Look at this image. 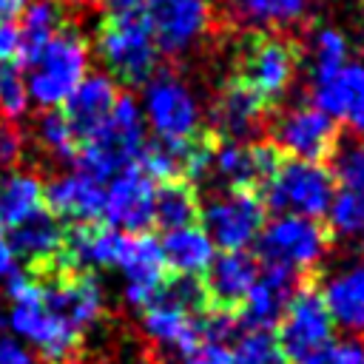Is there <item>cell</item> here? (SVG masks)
<instances>
[{"label": "cell", "instance_id": "cell-1", "mask_svg": "<svg viewBox=\"0 0 364 364\" xmlns=\"http://www.w3.org/2000/svg\"><path fill=\"white\" fill-rule=\"evenodd\" d=\"M299 60L301 46L293 40V31H245L233 77L245 82L267 111H273L284 105V97L296 82Z\"/></svg>", "mask_w": 364, "mask_h": 364}, {"label": "cell", "instance_id": "cell-2", "mask_svg": "<svg viewBox=\"0 0 364 364\" xmlns=\"http://www.w3.org/2000/svg\"><path fill=\"white\" fill-rule=\"evenodd\" d=\"M94 48L105 65V74L128 88L145 85L159 68V48L142 9L105 14L97 26Z\"/></svg>", "mask_w": 364, "mask_h": 364}, {"label": "cell", "instance_id": "cell-3", "mask_svg": "<svg viewBox=\"0 0 364 364\" xmlns=\"http://www.w3.org/2000/svg\"><path fill=\"white\" fill-rule=\"evenodd\" d=\"M91 65V46L77 26V20L65 23L43 48L40 54L23 68L28 100L40 108H60L71 91L82 82Z\"/></svg>", "mask_w": 364, "mask_h": 364}, {"label": "cell", "instance_id": "cell-4", "mask_svg": "<svg viewBox=\"0 0 364 364\" xmlns=\"http://www.w3.org/2000/svg\"><path fill=\"white\" fill-rule=\"evenodd\" d=\"M145 114L131 94H119L105 125L80 145L74 171L88 173L97 182L114 179L122 168L134 165L145 145Z\"/></svg>", "mask_w": 364, "mask_h": 364}, {"label": "cell", "instance_id": "cell-5", "mask_svg": "<svg viewBox=\"0 0 364 364\" xmlns=\"http://www.w3.org/2000/svg\"><path fill=\"white\" fill-rule=\"evenodd\" d=\"M338 182L321 162L284 156L273 176L256 191L264 210L273 216H313L321 219L330 208Z\"/></svg>", "mask_w": 364, "mask_h": 364}, {"label": "cell", "instance_id": "cell-6", "mask_svg": "<svg viewBox=\"0 0 364 364\" xmlns=\"http://www.w3.org/2000/svg\"><path fill=\"white\" fill-rule=\"evenodd\" d=\"M333 245V230L313 216H273L256 236L259 264H282L301 276L316 273L318 262Z\"/></svg>", "mask_w": 364, "mask_h": 364}, {"label": "cell", "instance_id": "cell-7", "mask_svg": "<svg viewBox=\"0 0 364 364\" xmlns=\"http://www.w3.org/2000/svg\"><path fill=\"white\" fill-rule=\"evenodd\" d=\"M264 136L284 154L307 162L327 165L338 145H341V128L333 117H327L313 102H296V105H279L267 117Z\"/></svg>", "mask_w": 364, "mask_h": 364}, {"label": "cell", "instance_id": "cell-8", "mask_svg": "<svg viewBox=\"0 0 364 364\" xmlns=\"http://www.w3.org/2000/svg\"><path fill=\"white\" fill-rule=\"evenodd\" d=\"M276 338L290 364H301L318 353H324L336 338L333 316L324 304L318 276H304L296 293L290 296L279 324Z\"/></svg>", "mask_w": 364, "mask_h": 364}, {"label": "cell", "instance_id": "cell-9", "mask_svg": "<svg viewBox=\"0 0 364 364\" xmlns=\"http://www.w3.org/2000/svg\"><path fill=\"white\" fill-rule=\"evenodd\" d=\"M264 205L253 188L213 191L199 210V225L219 250H247L264 225Z\"/></svg>", "mask_w": 364, "mask_h": 364}, {"label": "cell", "instance_id": "cell-10", "mask_svg": "<svg viewBox=\"0 0 364 364\" xmlns=\"http://www.w3.org/2000/svg\"><path fill=\"white\" fill-rule=\"evenodd\" d=\"M142 14L159 48V57L179 60L191 54L213 28L210 0H142Z\"/></svg>", "mask_w": 364, "mask_h": 364}, {"label": "cell", "instance_id": "cell-11", "mask_svg": "<svg viewBox=\"0 0 364 364\" xmlns=\"http://www.w3.org/2000/svg\"><path fill=\"white\" fill-rule=\"evenodd\" d=\"M145 117L159 139H191L205 128L196 97L176 68H156L145 82Z\"/></svg>", "mask_w": 364, "mask_h": 364}, {"label": "cell", "instance_id": "cell-12", "mask_svg": "<svg viewBox=\"0 0 364 364\" xmlns=\"http://www.w3.org/2000/svg\"><path fill=\"white\" fill-rule=\"evenodd\" d=\"M267 117L270 111L264 108V102L230 74L210 102L208 111L210 125L205 128L225 142H256V139H267L264 136Z\"/></svg>", "mask_w": 364, "mask_h": 364}, {"label": "cell", "instance_id": "cell-13", "mask_svg": "<svg viewBox=\"0 0 364 364\" xmlns=\"http://www.w3.org/2000/svg\"><path fill=\"white\" fill-rule=\"evenodd\" d=\"M154 188L156 182L134 162L105 182L102 222L122 233L154 230Z\"/></svg>", "mask_w": 364, "mask_h": 364}, {"label": "cell", "instance_id": "cell-14", "mask_svg": "<svg viewBox=\"0 0 364 364\" xmlns=\"http://www.w3.org/2000/svg\"><path fill=\"white\" fill-rule=\"evenodd\" d=\"M117 267L125 276V301L134 310H145L171 276L168 262L162 256V245L151 230L125 236Z\"/></svg>", "mask_w": 364, "mask_h": 364}, {"label": "cell", "instance_id": "cell-15", "mask_svg": "<svg viewBox=\"0 0 364 364\" xmlns=\"http://www.w3.org/2000/svg\"><path fill=\"white\" fill-rule=\"evenodd\" d=\"M310 276H316V273H310ZM301 279L304 276L290 267L259 264V276L236 310L242 330H276V324H279L290 296L301 284Z\"/></svg>", "mask_w": 364, "mask_h": 364}, {"label": "cell", "instance_id": "cell-16", "mask_svg": "<svg viewBox=\"0 0 364 364\" xmlns=\"http://www.w3.org/2000/svg\"><path fill=\"white\" fill-rule=\"evenodd\" d=\"M119 94L122 91L114 77H108L105 71H94V74H85L82 82L71 91V97L60 105V111H63L65 122L71 125L74 136L80 139V145L105 125Z\"/></svg>", "mask_w": 364, "mask_h": 364}, {"label": "cell", "instance_id": "cell-17", "mask_svg": "<svg viewBox=\"0 0 364 364\" xmlns=\"http://www.w3.org/2000/svg\"><path fill=\"white\" fill-rule=\"evenodd\" d=\"M102 202H105V185L82 171L57 173L46 182V208L60 222L68 225L102 222Z\"/></svg>", "mask_w": 364, "mask_h": 364}, {"label": "cell", "instance_id": "cell-18", "mask_svg": "<svg viewBox=\"0 0 364 364\" xmlns=\"http://www.w3.org/2000/svg\"><path fill=\"white\" fill-rule=\"evenodd\" d=\"M310 102L364 136V63H344L336 77L310 82Z\"/></svg>", "mask_w": 364, "mask_h": 364}, {"label": "cell", "instance_id": "cell-19", "mask_svg": "<svg viewBox=\"0 0 364 364\" xmlns=\"http://www.w3.org/2000/svg\"><path fill=\"white\" fill-rule=\"evenodd\" d=\"M6 230H9V242H11L14 256L23 259L28 270L43 267L63 253L65 222H60L46 205Z\"/></svg>", "mask_w": 364, "mask_h": 364}, {"label": "cell", "instance_id": "cell-20", "mask_svg": "<svg viewBox=\"0 0 364 364\" xmlns=\"http://www.w3.org/2000/svg\"><path fill=\"white\" fill-rule=\"evenodd\" d=\"M256 276H259V259L247 250H222V256H213L208 273L202 276L210 307L239 310Z\"/></svg>", "mask_w": 364, "mask_h": 364}, {"label": "cell", "instance_id": "cell-21", "mask_svg": "<svg viewBox=\"0 0 364 364\" xmlns=\"http://www.w3.org/2000/svg\"><path fill=\"white\" fill-rule=\"evenodd\" d=\"M307 11V0H225L222 20L239 31H293Z\"/></svg>", "mask_w": 364, "mask_h": 364}, {"label": "cell", "instance_id": "cell-22", "mask_svg": "<svg viewBox=\"0 0 364 364\" xmlns=\"http://www.w3.org/2000/svg\"><path fill=\"white\" fill-rule=\"evenodd\" d=\"M199 316H191L179 307H171V304H148L142 310V333L162 350H171V355H176L182 364L185 358L202 344V336H199V324H196Z\"/></svg>", "mask_w": 364, "mask_h": 364}, {"label": "cell", "instance_id": "cell-23", "mask_svg": "<svg viewBox=\"0 0 364 364\" xmlns=\"http://www.w3.org/2000/svg\"><path fill=\"white\" fill-rule=\"evenodd\" d=\"M333 324L344 327L350 336H364V264H350L336 273L321 290Z\"/></svg>", "mask_w": 364, "mask_h": 364}, {"label": "cell", "instance_id": "cell-24", "mask_svg": "<svg viewBox=\"0 0 364 364\" xmlns=\"http://www.w3.org/2000/svg\"><path fill=\"white\" fill-rule=\"evenodd\" d=\"M159 245H162L168 270L176 276H205L216 256V247L208 239V233L202 230V225L165 230Z\"/></svg>", "mask_w": 364, "mask_h": 364}, {"label": "cell", "instance_id": "cell-25", "mask_svg": "<svg viewBox=\"0 0 364 364\" xmlns=\"http://www.w3.org/2000/svg\"><path fill=\"white\" fill-rule=\"evenodd\" d=\"M199 210H202V199H199L193 182H188L182 176L156 182V188H154V228H159L165 233V230L199 225Z\"/></svg>", "mask_w": 364, "mask_h": 364}, {"label": "cell", "instance_id": "cell-26", "mask_svg": "<svg viewBox=\"0 0 364 364\" xmlns=\"http://www.w3.org/2000/svg\"><path fill=\"white\" fill-rule=\"evenodd\" d=\"M46 205V179L34 171L14 168L0 176V222L6 228L23 222Z\"/></svg>", "mask_w": 364, "mask_h": 364}, {"label": "cell", "instance_id": "cell-27", "mask_svg": "<svg viewBox=\"0 0 364 364\" xmlns=\"http://www.w3.org/2000/svg\"><path fill=\"white\" fill-rule=\"evenodd\" d=\"M34 139L37 145L60 165L74 168L77 154H80V139L74 136L71 125L65 122L60 108H43L34 117Z\"/></svg>", "mask_w": 364, "mask_h": 364}, {"label": "cell", "instance_id": "cell-28", "mask_svg": "<svg viewBox=\"0 0 364 364\" xmlns=\"http://www.w3.org/2000/svg\"><path fill=\"white\" fill-rule=\"evenodd\" d=\"M347 63V40L338 28L321 26L313 34V71H310V82H321L336 77Z\"/></svg>", "mask_w": 364, "mask_h": 364}, {"label": "cell", "instance_id": "cell-29", "mask_svg": "<svg viewBox=\"0 0 364 364\" xmlns=\"http://www.w3.org/2000/svg\"><path fill=\"white\" fill-rule=\"evenodd\" d=\"M233 364H290L282 353L276 330H245L230 347Z\"/></svg>", "mask_w": 364, "mask_h": 364}, {"label": "cell", "instance_id": "cell-30", "mask_svg": "<svg viewBox=\"0 0 364 364\" xmlns=\"http://www.w3.org/2000/svg\"><path fill=\"white\" fill-rule=\"evenodd\" d=\"M327 228L333 236H364V193L338 188L327 208Z\"/></svg>", "mask_w": 364, "mask_h": 364}, {"label": "cell", "instance_id": "cell-31", "mask_svg": "<svg viewBox=\"0 0 364 364\" xmlns=\"http://www.w3.org/2000/svg\"><path fill=\"white\" fill-rule=\"evenodd\" d=\"M28 85H26V71L17 60H3L0 63V117L17 122L28 111Z\"/></svg>", "mask_w": 364, "mask_h": 364}, {"label": "cell", "instance_id": "cell-32", "mask_svg": "<svg viewBox=\"0 0 364 364\" xmlns=\"http://www.w3.org/2000/svg\"><path fill=\"white\" fill-rule=\"evenodd\" d=\"M333 162V176L338 182V188H347V191H355V193H364V139H355L353 145L336 151V156L330 159Z\"/></svg>", "mask_w": 364, "mask_h": 364}, {"label": "cell", "instance_id": "cell-33", "mask_svg": "<svg viewBox=\"0 0 364 364\" xmlns=\"http://www.w3.org/2000/svg\"><path fill=\"white\" fill-rule=\"evenodd\" d=\"M23 154H26V139H23L20 125L0 117V173L20 168Z\"/></svg>", "mask_w": 364, "mask_h": 364}, {"label": "cell", "instance_id": "cell-34", "mask_svg": "<svg viewBox=\"0 0 364 364\" xmlns=\"http://www.w3.org/2000/svg\"><path fill=\"white\" fill-rule=\"evenodd\" d=\"M327 358L330 364H364V344L358 336L333 338V344L327 347Z\"/></svg>", "mask_w": 364, "mask_h": 364}, {"label": "cell", "instance_id": "cell-35", "mask_svg": "<svg viewBox=\"0 0 364 364\" xmlns=\"http://www.w3.org/2000/svg\"><path fill=\"white\" fill-rule=\"evenodd\" d=\"M185 364H233L230 347L228 344H213V341H202L188 358Z\"/></svg>", "mask_w": 364, "mask_h": 364}, {"label": "cell", "instance_id": "cell-36", "mask_svg": "<svg viewBox=\"0 0 364 364\" xmlns=\"http://www.w3.org/2000/svg\"><path fill=\"white\" fill-rule=\"evenodd\" d=\"M20 54V28L14 20L0 23V63L3 60H17Z\"/></svg>", "mask_w": 364, "mask_h": 364}, {"label": "cell", "instance_id": "cell-37", "mask_svg": "<svg viewBox=\"0 0 364 364\" xmlns=\"http://www.w3.org/2000/svg\"><path fill=\"white\" fill-rule=\"evenodd\" d=\"M31 353L14 338V336H0V364H26Z\"/></svg>", "mask_w": 364, "mask_h": 364}, {"label": "cell", "instance_id": "cell-38", "mask_svg": "<svg viewBox=\"0 0 364 364\" xmlns=\"http://www.w3.org/2000/svg\"><path fill=\"white\" fill-rule=\"evenodd\" d=\"M14 270H17V256H14V250H11L6 225L0 222V282H6Z\"/></svg>", "mask_w": 364, "mask_h": 364}, {"label": "cell", "instance_id": "cell-39", "mask_svg": "<svg viewBox=\"0 0 364 364\" xmlns=\"http://www.w3.org/2000/svg\"><path fill=\"white\" fill-rule=\"evenodd\" d=\"M97 9H102L105 14H117V11H131V9H139L142 0H91Z\"/></svg>", "mask_w": 364, "mask_h": 364}, {"label": "cell", "instance_id": "cell-40", "mask_svg": "<svg viewBox=\"0 0 364 364\" xmlns=\"http://www.w3.org/2000/svg\"><path fill=\"white\" fill-rule=\"evenodd\" d=\"M301 364H330L327 350H324V353H318V355H313V358H307V361H301Z\"/></svg>", "mask_w": 364, "mask_h": 364}]
</instances>
